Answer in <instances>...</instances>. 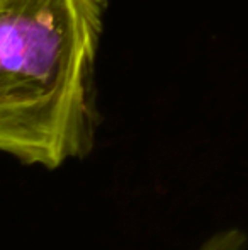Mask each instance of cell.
I'll return each mask as SVG.
<instances>
[{
	"mask_svg": "<svg viewBox=\"0 0 248 250\" xmlns=\"http://www.w3.org/2000/svg\"><path fill=\"white\" fill-rule=\"evenodd\" d=\"M107 0H0V153L46 170L95 146Z\"/></svg>",
	"mask_w": 248,
	"mask_h": 250,
	"instance_id": "6da1fadb",
	"label": "cell"
},
{
	"mask_svg": "<svg viewBox=\"0 0 248 250\" xmlns=\"http://www.w3.org/2000/svg\"><path fill=\"white\" fill-rule=\"evenodd\" d=\"M248 237L240 228H226L211 235L199 250H243L247 247Z\"/></svg>",
	"mask_w": 248,
	"mask_h": 250,
	"instance_id": "7a4b0ae2",
	"label": "cell"
}]
</instances>
